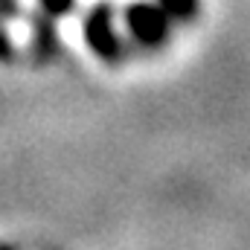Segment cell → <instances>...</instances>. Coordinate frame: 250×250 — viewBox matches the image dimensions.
<instances>
[{
	"label": "cell",
	"mask_w": 250,
	"mask_h": 250,
	"mask_svg": "<svg viewBox=\"0 0 250 250\" xmlns=\"http://www.w3.org/2000/svg\"><path fill=\"white\" fill-rule=\"evenodd\" d=\"M62 50V32H59V18L47 12H35L29 21V56L38 64L53 62Z\"/></svg>",
	"instance_id": "3957f363"
},
{
	"label": "cell",
	"mask_w": 250,
	"mask_h": 250,
	"mask_svg": "<svg viewBox=\"0 0 250 250\" xmlns=\"http://www.w3.org/2000/svg\"><path fill=\"white\" fill-rule=\"evenodd\" d=\"M35 3H38V9H41V12H47V15L59 18V21L76 9V0H35Z\"/></svg>",
	"instance_id": "5b68a950"
},
{
	"label": "cell",
	"mask_w": 250,
	"mask_h": 250,
	"mask_svg": "<svg viewBox=\"0 0 250 250\" xmlns=\"http://www.w3.org/2000/svg\"><path fill=\"white\" fill-rule=\"evenodd\" d=\"M175 23H189L201 12V0H157Z\"/></svg>",
	"instance_id": "277c9868"
},
{
	"label": "cell",
	"mask_w": 250,
	"mask_h": 250,
	"mask_svg": "<svg viewBox=\"0 0 250 250\" xmlns=\"http://www.w3.org/2000/svg\"><path fill=\"white\" fill-rule=\"evenodd\" d=\"M21 15H23L21 0H0V23L15 21V18H21Z\"/></svg>",
	"instance_id": "8992f818"
},
{
	"label": "cell",
	"mask_w": 250,
	"mask_h": 250,
	"mask_svg": "<svg viewBox=\"0 0 250 250\" xmlns=\"http://www.w3.org/2000/svg\"><path fill=\"white\" fill-rule=\"evenodd\" d=\"M82 35L90 53L105 64H123L128 56V41L117 26V9L111 3H96L82 18Z\"/></svg>",
	"instance_id": "6da1fadb"
},
{
	"label": "cell",
	"mask_w": 250,
	"mask_h": 250,
	"mask_svg": "<svg viewBox=\"0 0 250 250\" xmlns=\"http://www.w3.org/2000/svg\"><path fill=\"white\" fill-rule=\"evenodd\" d=\"M12 59H15V44H12L9 32L3 29V23H0V64H9Z\"/></svg>",
	"instance_id": "52a82bcc"
},
{
	"label": "cell",
	"mask_w": 250,
	"mask_h": 250,
	"mask_svg": "<svg viewBox=\"0 0 250 250\" xmlns=\"http://www.w3.org/2000/svg\"><path fill=\"white\" fill-rule=\"evenodd\" d=\"M120 21H123L125 38L143 50L166 47L172 38V26H175V21L166 15V9L160 3H148V0L128 3L120 15Z\"/></svg>",
	"instance_id": "7a4b0ae2"
}]
</instances>
